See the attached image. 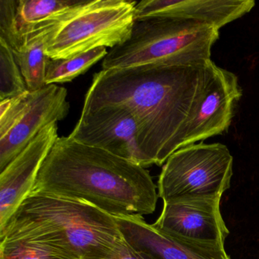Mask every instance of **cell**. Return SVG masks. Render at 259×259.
Returning <instances> with one entry per match:
<instances>
[{"label":"cell","mask_w":259,"mask_h":259,"mask_svg":"<svg viewBox=\"0 0 259 259\" xmlns=\"http://www.w3.org/2000/svg\"><path fill=\"white\" fill-rule=\"evenodd\" d=\"M211 62L103 69L94 76L82 110L109 105L128 110L137 123L142 153L151 165L161 166L202 96Z\"/></svg>","instance_id":"6da1fadb"},{"label":"cell","mask_w":259,"mask_h":259,"mask_svg":"<svg viewBox=\"0 0 259 259\" xmlns=\"http://www.w3.org/2000/svg\"><path fill=\"white\" fill-rule=\"evenodd\" d=\"M31 192L86 201L112 216L155 210L158 194L145 167L68 137L58 138Z\"/></svg>","instance_id":"7a4b0ae2"},{"label":"cell","mask_w":259,"mask_h":259,"mask_svg":"<svg viewBox=\"0 0 259 259\" xmlns=\"http://www.w3.org/2000/svg\"><path fill=\"white\" fill-rule=\"evenodd\" d=\"M122 236L114 218L86 201L31 192L4 228L0 239L49 244L77 259H105Z\"/></svg>","instance_id":"3957f363"},{"label":"cell","mask_w":259,"mask_h":259,"mask_svg":"<svg viewBox=\"0 0 259 259\" xmlns=\"http://www.w3.org/2000/svg\"><path fill=\"white\" fill-rule=\"evenodd\" d=\"M218 37V28L186 18L136 21L130 38L104 57L103 69L206 64L211 60V48Z\"/></svg>","instance_id":"277c9868"},{"label":"cell","mask_w":259,"mask_h":259,"mask_svg":"<svg viewBox=\"0 0 259 259\" xmlns=\"http://www.w3.org/2000/svg\"><path fill=\"white\" fill-rule=\"evenodd\" d=\"M138 3L127 0L81 1L56 25L46 53L64 60L99 48L122 45L130 38Z\"/></svg>","instance_id":"5b68a950"},{"label":"cell","mask_w":259,"mask_h":259,"mask_svg":"<svg viewBox=\"0 0 259 259\" xmlns=\"http://www.w3.org/2000/svg\"><path fill=\"white\" fill-rule=\"evenodd\" d=\"M233 157L221 143L183 147L165 162L158 180L163 203L221 196L230 189Z\"/></svg>","instance_id":"8992f818"},{"label":"cell","mask_w":259,"mask_h":259,"mask_svg":"<svg viewBox=\"0 0 259 259\" xmlns=\"http://www.w3.org/2000/svg\"><path fill=\"white\" fill-rule=\"evenodd\" d=\"M67 96L65 88L49 84L0 101V172L45 127L67 116Z\"/></svg>","instance_id":"52a82bcc"},{"label":"cell","mask_w":259,"mask_h":259,"mask_svg":"<svg viewBox=\"0 0 259 259\" xmlns=\"http://www.w3.org/2000/svg\"><path fill=\"white\" fill-rule=\"evenodd\" d=\"M241 97L236 75L211 62L202 96L180 130L174 152L227 131L233 117L235 104Z\"/></svg>","instance_id":"ba28073f"},{"label":"cell","mask_w":259,"mask_h":259,"mask_svg":"<svg viewBox=\"0 0 259 259\" xmlns=\"http://www.w3.org/2000/svg\"><path fill=\"white\" fill-rule=\"evenodd\" d=\"M69 137L143 167L151 165L139 146L136 119L124 107L109 105L82 110L81 117Z\"/></svg>","instance_id":"9c48e42d"},{"label":"cell","mask_w":259,"mask_h":259,"mask_svg":"<svg viewBox=\"0 0 259 259\" xmlns=\"http://www.w3.org/2000/svg\"><path fill=\"white\" fill-rule=\"evenodd\" d=\"M127 243L148 259H230L224 245L174 236L142 217L113 216Z\"/></svg>","instance_id":"30bf717a"},{"label":"cell","mask_w":259,"mask_h":259,"mask_svg":"<svg viewBox=\"0 0 259 259\" xmlns=\"http://www.w3.org/2000/svg\"><path fill=\"white\" fill-rule=\"evenodd\" d=\"M222 197L163 203L154 226L174 236L201 243L224 245L230 234L221 212Z\"/></svg>","instance_id":"8fae6325"},{"label":"cell","mask_w":259,"mask_h":259,"mask_svg":"<svg viewBox=\"0 0 259 259\" xmlns=\"http://www.w3.org/2000/svg\"><path fill=\"white\" fill-rule=\"evenodd\" d=\"M57 123L45 127L0 172V229L32 190L37 175L58 139Z\"/></svg>","instance_id":"7c38bea8"},{"label":"cell","mask_w":259,"mask_h":259,"mask_svg":"<svg viewBox=\"0 0 259 259\" xmlns=\"http://www.w3.org/2000/svg\"><path fill=\"white\" fill-rule=\"evenodd\" d=\"M254 4L253 0H143L136 5L135 19L186 18L220 30L249 13Z\"/></svg>","instance_id":"4fadbf2b"},{"label":"cell","mask_w":259,"mask_h":259,"mask_svg":"<svg viewBox=\"0 0 259 259\" xmlns=\"http://www.w3.org/2000/svg\"><path fill=\"white\" fill-rule=\"evenodd\" d=\"M81 1L73 0H0V40L12 51L24 36L58 22Z\"/></svg>","instance_id":"5bb4252c"},{"label":"cell","mask_w":259,"mask_h":259,"mask_svg":"<svg viewBox=\"0 0 259 259\" xmlns=\"http://www.w3.org/2000/svg\"><path fill=\"white\" fill-rule=\"evenodd\" d=\"M58 22L24 36L20 46L12 51L29 92L40 90L47 85V69L51 60L46 53L47 45L50 34Z\"/></svg>","instance_id":"9a60e30c"},{"label":"cell","mask_w":259,"mask_h":259,"mask_svg":"<svg viewBox=\"0 0 259 259\" xmlns=\"http://www.w3.org/2000/svg\"><path fill=\"white\" fill-rule=\"evenodd\" d=\"M107 54V48H99L64 60L51 59L47 69V85L72 81L104 60Z\"/></svg>","instance_id":"2e32d148"},{"label":"cell","mask_w":259,"mask_h":259,"mask_svg":"<svg viewBox=\"0 0 259 259\" xmlns=\"http://www.w3.org/2000/svg\"><path fill=\"white\" fill-rule=\"evenodd\" d=\"M0 259H77L49 244L20 239H1Z\"/></svg>","instance_id":"e0dca14e"},{"label":"cell","mask_w":259,"mask_h":259,"mask_svg":"<svg viewBox=\"0 0 259 259\" xmlns=\"http://www.w3.org/2000/svg\"><path fill=\"white\" fill-rule=\"evenodd\" d=\"M28 91L11 48L0 40V101L16 98Z\"/></svg>","instance_id":"ac0fdd59"},{"label":"cell","mask_w":259,"mask_h":259,"mask_svg":"<svg viewBox=\"0 0 259 259\" xmlns=\"http://www.w3.org/2000/svg\"><path fill=\"white\" fill-rule=\"evenodd\" d=\"M105 259H148L141 253L138 252L133 249L126 241L123 239H121L115 249L114 252L110 257Z\"/></svg>","instance_id":"d6986e66"}]
</instances>
